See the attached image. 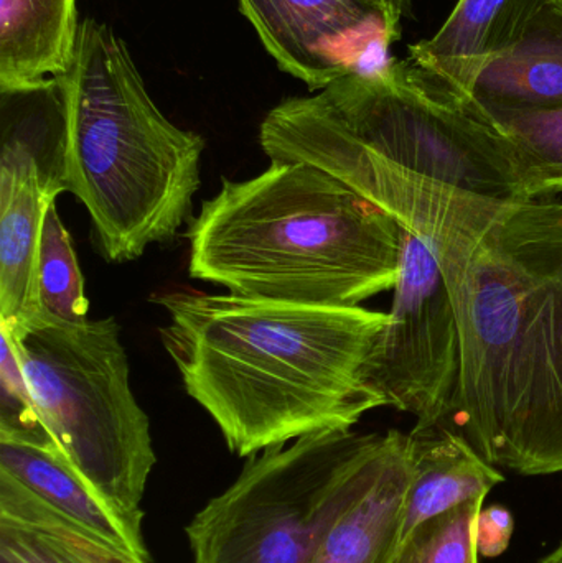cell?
<instances>
[{
    "label": "cell",
    "instance_id": "cell-1",
    "mask_svg": "<svg viewBox=\"0 0 562 563\" xmlns=\"http://www.w3.org/2000/svg\"><path fill=\"white\" fill-rule=\"evenodd\" d=\"M333 175L431 244L461 333L445 422L491 465L562 473V203L498 200L350 148Z\"/></svg>",
    "mask_w": 562,
    "mask_h": 563
},
{
    "label": "cell",
    "instance_id": "cell-2",
    "mask_svg": "<svg viewBox=\"0 0 562 563\" xmlns=\"http://www.w3.org/2000/svg\"><path fill=\"white\" fill-rule=\"evenodd\" d=\"M152 300L167 313L158 333L185 390L241 459L312 433L352 430L385 406L368 373L389 313L188 287Z\"/></svg>",
    "mask_w": 562,
    "mask_h": 563
},
{
    "label": "cell",
    "instance_id": "cell-3",
    "mask_svg": "<svg viewBox=\"0 0 562 563\" xmlns=\"http://www.w3.org/2000/svg\"><path fill=\"white\" fill-rule=\"evenodd\" d=\"M187 238L190 277L240 297L359 307L399 279L398 221L304 162L223 178Z\"/></svg>",
    "mask_w": 562,
    "mask_h": 563
},
{
    "label": "cell",
    "instance_id": "cell-4",
    "mask_svg": "<svg viewBox=\"0 0 562 563\" xmlns=\"http://www.w3.org/2000/svg\"><path fill=\"white\" fill-rule=\"evenodd\" d=\"M56 79L66 104L63 185L88 210L102 256L129 263L174 240L194 213L203 137L162 114L124 40L91 16Z\"/></svg>",
    "mask_w": 562,
    "mask_h": 563
},
{
    "label": "cell",
    "instance_id": "cell-5",
    "mask_svg": "<svg viewBox=\"0 0 562 563\" xmlns=\"http://www.w3.org/2000/svg\"><path fill=\"white\" fill-rule=\"evenodd\" d=\"M398 430H330L250 456L187 528L191 563H312L382 473Z\"/></svg>",
    "mask_w": 562,
    "mask_h": 563
},
{
    "label": "cell",
    "instance_id": "cell-6",
    "mask_svg": "<svg viewBox=\"0 0 562 563\" xmlns=\"http://www.w3.org/2000/svg\"><path fill=\"white\" fill-rule=\"evenodd\" d=\"M7 333L36 412L66 462L142 528V499L157 455L147 413L132 393L118 321L109 317Z\"/></svg>",
    "mask_w": 562,
    "mask_h": 563
},
{
    "label": "cell",
    "instance_id": "cell-7",
    "mask_svg": "<svg viewBox=\"0 0 562 563\" xmlns=\"http://www.w3.org/2000/svg\"><path fill=\"white\" fill-rule=\"evenodd\" d=\"M271 111L421 177L481 197L528 200L507 142L409 59L353 73Z\"/></svg>",
    "mask_w": 562,
    "mask_h": 563
},
{
    "label": "cell",
    "instance_id": "cell-8",
    "mask_svg": "<svg viewBox=\"0 0 562 563\" xmlns=\"http://www.w3.org/2000/svg\"><path fill=\"white\" fill-rule=\"evenodd\" d=\"M65 145L58 79L0 91V324L12 333L29 318L46 207L65 191Z\"/></svg>",
    "mask_w": 562,
    "mask_h": 563
},
{
    "label": "cell",
    "instance_id": "cell-9",
    "mask_svg": "<svg viewBox=\"0 0 562 563\" xmlns=\"http://www.w3.org/2000/svg\"><path fill=\"white\" fill-rule=\"evenodd\" d=\"M385 406L416 417L415 432L445 426L461 380L458 314L431 244L401 227V264L389 324L370 364Z\"/></svg>",
    "mask_w": 562,
    "mask_h": 563
},
{
    "label": "cell",
    "instance_id": "cell-10",
    "mask_svg": "<svg viewBox=\"0 0 562 563\" xmlns=\"http://www.w3.org/2000/svg\"><path fill=\"white\" fill-rule=\"evenodd\" d=\"M264 48L310 91L389 62L396 43L376 0H238Z\"/></svg>",
    "mask_w": 562,
    "mask_h": 563
},
{
    "label": "cell",
    "instance_id": "cell-11",
    "mask_svg": "<svg viewBox=\"0 0 562 563\" xmlns=\"http://www.w3.org/2000/svg\"><path fill=\"white\" fill-rule=\"evenodd\" d=\"M553 0H459L432 38L409 45L408 59L422 76L464 102L478 73L507 52Z\"/></svg>",
    "mask_w": 562,
    "mask_h": 563
},
{
    "label": "cell",
    "instance_id": "cell-12",
    "mask_svg": "<svg viewBox=\"0 0 562 563\" xmlns=\"http://www.w3.org/2000/svg\"><path fill=\"white\" fill-rule=\"evenodd\" d=\"M411 479L403 506L401 544L425 522L485 496L505 482L461 433L448 427L409 433Z\"/></svg>",
    "mask_w": 562,
    "mask_h": 563
},
{
    "label": "cell",
    "instance_id": "cell-13",
    "mask_svg": "<svg viewBox=\"0 0 562 563\" xmlns=\"http://www.w3.org/2000/svg\"><path fill=\"white\" fill-rule=\"evenodd\" d=\"M461 104L562 108V0L544 7L524 35L478 73Z\"/></svg>",
    "mask_w": 562,
    "mask_h": 563
},
{
    "label": "cell",
    "instance_id": "cell-14",
    "mask_svg": "<svg viewBox=\"0 0 562 563\" xmlns=\"http://www.w3.org/2000/svg\"><path fill=\"white\" fill-rule=\"evenodd\" d=\"M79 26L78 0H0V91L66 75Z\"/></svg>",
    "mask_w": 562,
    "mask_h": 563
},
{
    "label": "cell",
    "instance_id": "cell-15",
    "mask_svg": "<svg viewBox=\"0 0 562 563\" xmlns=\"http://www.w3.org/2000/svg\"><path fill=\"white\" fill-rule=\"evenodd\" d=\"M0 472L95 534L151 562L142 528L119 515L58 450L0 440Z\"/></svg>",
    "mask_w": 562,
    "mask_h": 563
},
{
    "label": "cell",
    "instance_id": "cell-16",
    "mask_svg": "<svg viewBox=\"0 0 562 563\" xmlns=\"http://www.w3.org/2000/svg\"><path fill=\"white\" fill-rule=\"evenodd\" d=\"M409 479V435L399 432L375 485L337 522L312 563H395Z\"/></svg>",
    "mask_w": 562,
    "mask_h": 563
},
{
    "label": "cell",
    "instance_id": "cell-17",
    "mask_svg": "<svg viewBox=\"0 0 562 563\" xmlns=\"http://www.w3.org/2000/svg\"><path fill=\"white\" fill-rule=\"evenodd\" d=\"M462 106L507 142L528 200L562 194V108Z\"/></svg>",
    "mask_w": 562,
    "mask_h": 563
},
{
    "label": "cell",
    "instance_id": "cell-18",
    "mask_svg": "<svg viewBox=\"0 0 562 563\" xmlns=\"http://www.w3.org/2000/svg\"><path fill=\"white\" fill-rule=\"evenodd\" d=\"M88 308L85 279L76 260L73 240L53 201L46 207L43 217L29 318L13 333H20L30 327L81 323L88 320Z\"/></svg>",
    "mask_w": 562,
    "mask_h": 563
},
{
    "label": "cell",
    "instance_id": "cell-19",
    "mask_svg": "<svg viewBox=\"0 0 562 563\" xmlns=\"http://www.w3.org/2000/svg\"><path fill=\"white\" fill-rule=\"evenodd\" d=\"M0 519L35 532L65 563H148L56 511L5 472H0Z\"/></svg>",
    "mask_w": 562,
    "mask_h": 563
},
{
    "label": "cell",
    "instance_id": "cell-20",
    "mask_svg": "<svg viewBox=\"0 0 562 563\" xmlns=\"http://www.w3.org/2000/svg\"><path fill=\"white\" fill-rule=\"evenodd\" d=\"M484 499L464 503L419 526L399 549L403 563H478L475 519Z\"/></svg>",
    "mask_w": 562,
    "mask_h": 563
},
{
    "label": "cell",
    "instance_id": "cell-21",
    "mask_svg": "<svg viewBox=\"0 0 562 563\" xmlns=\"http://www.w3.org/2000/svg\"><path fill=\"white\" fill-rule=\"evenodd\" d=\"M0 440L58 450L36 412L19 354L5 328L0 327Z\"/></svg>",
    "mask_w": 562,
    "mask_h": 563
},
{
    "label": "cell",
    "instance_id": "cell-22",
    "mask_svg": "<svg viewBox=\"0 0 562 563\" xmlns=\"http://www.w3.org/2000/svg\"><path fill=\"white\" fill-rule=\"evenodd\" d=\"M0 563H65L35 532L0 519Z\"/></svg>",
    "mask_w": 562,
    "mask_h": 563
},
{
    "label": "cell",
    "instance_id": "cell-23",
    "mask_svg": "<svg viewBox=\"0 0 562 563\" xmlns=\"http://www.w3.org/2000/svg\"><path fill=\"white\" fill-rule=\"evenodd\" d=\"M515 519L510 509L494 505L482 508L475 519V544L478 555L485 559L500 558L510 548Z\"/></svg>",
    "mask_w": 562,
    "mask_h": 563
},
{
    "label": "cell",
    "instance_id": "cell-24",
    "mask_svg": "<svg viewBox=\"0 0 562 563\" xmlns=\"http://www.w3.org/2000/svg\"><path fill=\"white\" fill-rule=\"evenodd\" d=\"M376 2L385 10L389 29L398 42L403 35V20L412 19V0H376Z\"/></svg>",
    "mask_w": 562,
    "mask_h": 563
},
{
    "label": "cell",
    "instance_id": "cell-25",
    "mask_svg": "<svg viewBox=\"0 0 562 563\" xmlns=\"http://www.w3.org/2000/svg\"><path fill=\"white\" fill-rule=\"evenodd\" d=\"M538 563H562V544Z\"/></svg>",
    "mask_w": 562,
    "mask_h": 563
},
{
    "label": "cell",
    "instance_id": "cell-26",
    "mask_svg": "<svg viewBox=\"0 0 562 563\" xmlns=\"http://www.w3.org/2000/svg\"><path fill=\"white\" fill-rule=\"evenodd\" d=\"M395 563H403L401 558H399V554H398V558H396Z\"/></svg>",
    "mask_w": 562,
    "mask_h": 563
}]
</instances>
